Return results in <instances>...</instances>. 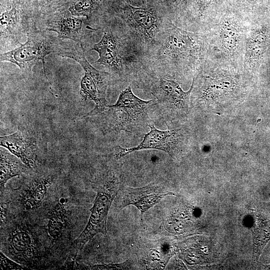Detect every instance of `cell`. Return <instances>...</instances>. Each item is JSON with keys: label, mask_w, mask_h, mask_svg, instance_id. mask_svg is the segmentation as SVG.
<instances>
[{"label": "cell", "mask_w": 270, "mask_h": 270, "mask_svg": "<svg viewBox=\"0 0 270 270\" xmlns=\"http://www.w3.org/2000/svg\"><path fill=\"white\" fill-rule=\"evenodd\" d=\"M202 44L198 34L166 19L146 58V65L166 77L173 72L192 70L200 63Z\"/></svg>", "instance_id": "6da1fadb"}, {"label": "cell", "mask_w": 270, "mask_h": 270, "mask_svg": "<svg viewBox=\"0 0 270 270\" xmlns=\"http://www.w3.org/2000/svg\"><path fill=\"white\" fill-rule=\"evenodd\" d=\"M114 20L105 22L122 39L146 58L166 20L152 9L136 7L124 2L117 8Z\"/></svg>", "instance_id": "7a4b0ae2"}, {"label": "cell", "mask_w": 270, "mask_h": 270, "mask_svg": "<svg viewBox=\"0 0 270 270\" xmlns=\"http://www.w3.org/2000/svg\"><path fill=\"white\" fill-rule=\"evenodd\" d=\"M104 26L102 38L92 48L98 54L99 58L95 63L106 66L112 75L119 77L126 76L146 68L141 55L109 26Z\"/></svg>", "instance_id": "3957f363"}, {"label": "cell", "mask_w": 270, "mask_h": 270, "mask_svg": "<svg viewBox=\"0 0 270 270\" xmlns=\"http://www.w3.org/2000/svg\"><path fill=\"white\" fill-rule=\"evenodd\" d=\"M70 44L58 36L42 31L36 26L30 30L26 41L12 50L0 53V62L17 65L24 74H30L32 68L41 60L44 70V58L52 54H59Z\"/></svg>", "instance_id": "277c9868"}, {"label": "cell", "mask_w": 270, "mask_h": 270, "mask_svg": "<svg viewBox=\"0 0 270 270\" xmlns=\"http://www.w3.org/2000/svg\"><path fill=\"white\" fill-rule=\"evenodd\" d=\"M58 56L74 60L84 70V76L80 84V96L82 100L92 101L96 104L87 115H96L102 112L108 105L106 92L111 82L112 75L96 70L88 62L82 43L75 42L70 44Z\"/></svg>", "instance_id": "5b68a950"}, {"label": "cell", "mask_w": 270, "mask_h": 270, "mask_svg": "<svg viewBox=\"0 0 270 270\" xmlns=\"http://www.w3.org/2000/svg\"><path fill=\"white\" fill-rule=\"evenodd\" d=\"M154 103L153 100H144L136 96L132 91L131 84H129L120 92L114 104H108L100 113L102 114L105 131L130 132L131 128L142 122L148 107Z\"/></svg>", "instance_id": "8992f818"}, {"label": "cell", "mask_w": 270, "mask_h": 270, "mask_svg": "<svg viewBox=\"0 0 270 270\" xmlns=\"http://www.w3.org/2000/svg\"><path fill=\"white\" fill-rule=\"evenodd\" d=\"M119 182L114 175L110 176L100 186L86 226L74 241L70 259L74 260L78 252L96 235L107 234L106 220L109 210L118 190Z\"/></svg>", "instance_id": "52a82bcc"}, {"label": "cell", "mask_w": 270, "mask_h": 270, "mask_svg": "<svg viewBox=\"0 0 270 270\" xmlns=\"http://www.w3.org/2000/svg\"><path fill=\"white\" fill-rule=\"evenodd\" d=\"M36 14L26 10L19 2H1L0 12V53L22 44L36 26Z\"/></svg>", "instance_id": "ba28073f"}, {"label": "cell", "mask_w": 270, "mask_h": 270, "mask_svg": "<svg viewBox=\"0 0 270 270\" xmlns=\"http://www.w3.org/2000/svg\"><path fill=\"white\" fill-rule=\"evenodd\" d=\"M85 23L83 19L72 16L68 10L40 14L36 20V26L38 29L54 32L61 39L78 43H82L86 35Z\"/></svg>", "instance_id": "9c48e42d"}, {"label": "cell", "mask_w": 270, "mask_h": 270, "mask_svg": "<svg viewBox=\"0 0 270 270\" xmlns=\"http://www.w3.org/2000/svg\"><path fill=\"white\" fill-rule=\"evenodd\" d=\"M150 131L146 134L142 140L136 146L124 148L118 146L114 156L120 159L133 152L148 149H154L164 152L170 156L174 155L180 139V129H170L165 130L157 129L154 125L148 124Z\"/></svg>", "instance_id": "30bf717a"}, {"label": "cell", "mask_w": 270, "mask_h": 270, "mask_svg": "<svg viewBox=\"0 0 270 270\" xmlns=\"http://www.w3.org/2000/svg\"><path fill=\"white\" fill-rule=\"evenodd\" d=\"M193 88L194 81L190 90L184 92L176 82L160 76L154 80L150 88L157 104L163 108L170 111L187 112Z\"/></svg>", "instance_id": "8fae6325"}, {"label": "cell", "mask_w": 270, "mask_h": 270, "mask_svg": "<svg viewBox=\"0 0 270 270\" xmlns=\"http://www.w3.org/2000/svg\"><path fill=\"white\" fill-rule=\"evenodd\" d=\"M168 195L174 194L154 183L136 188L126 187L122 193L120 206L122 208L129 205L136 206L140 211L142 218L146 212Z\"/></svg>", "instance_id": "7c38bea8"}, {"label": "cell", "mask_w": 270, "mask_h": 270, "mask_svg": "<svg viewBox=\"0 0 270 270\" xmlns=\"http://www.w3.org/2000/svg\"><path fill=\"white\" fill-rule=\"evenodd\" d=\"M0 146L18 158L30 169L36 166L38 147L34 138L25 130H18L0 138Z\"/></svg>", "instance_id": "4fadbf2b"}, {"label": "cell", "mask_w": 270, "mask_h": 270, "mask_svg": "<svg viewBox=\"0 0 270 270\" xmlns=\"http://www.w3.org/2000/svg\"><path fill=\"white\" fill-rule=\"evenodd\" d=\"M6 243L9 253L15 258L28 261L35 255L34 238L28 230L22 227L12 230L8 234Z\"/></svg>", "instance_id": "5bb4252c"}, {"label": "cell", "mask_w": 270, "mask_h": 270, "mask_svg": "<svg viewBox=\"0 0 270 270\" xmlns=\"http://www.w3.org/2000/svg\"><path fill=\"white\" fill-rule=\"evenodd\" d=\"M51 184L49 178H40L32 182L24 190L22 204L25 210H30L38 208L44 199Z\"/></svg>", "instance_id": "9a60e30c"}, {"label": "cell", "mask_w": 270, "mask_h": 270, "mask_svg": "<svg viewBox=\"0 0 270 270\" xmlns=\"http://www.w3.org/2000/svg\"><path fill=\"white\" fill-rule=\"evenodd\" d=\"M3 147L0 148V185L2 190L8 181L12 178L20 176L25 170L26 166L22 162ZM27 168V167H26Z\"/></svg>", "instance_id": "2e32d148"}, {"label": "cell", "mask_w": 270, "mask_h": 270, "mask_svg": "<svg viewBox=\"0 0 270 270\" xmlns=\"http://www.w3.org/2000/svg\"><path fill=\"white\" fill-rule=\"evenodd\" d=\"M267 40L264 28L256 32L249 38L246 47V60L250 68L258 66L266 50Z\"/></svg>", "instance_id": "e0dca14e"}, {"label": "cell", "mask_w": 270, "mask_h": 270, "mask_svg": "<svg viewBox=\"0 0 270 270\" xmlns=\"http://www.w3.org/2000/svg\"><path fill=\"white\" fill-rule=\"evenodd\" d=\"M66 210L63 203L58 202L50 211L48 230L50 236L54 240L62 236L66 222Z\"/></svg>", "instance_id": "ac0fdd59"}, {"label": "cell", "mask_w": 270, "mask_h": 270, "mask_svg": "<svg viewBox=\"0 0 270 270\" xmlns=\"http://www.w3.org/2000/svg\"><path fill=\"white\" fill-rule=\"evenodd\" d=\"M253 239L252 261L258 262L259 256L270 240V220H260L252 229Z\"/></svg>", "instance_id": "d6986e66"}, {"label": "cell", "mask_w": 270, "mask_h": 270, "mask_svg": "<svg viewBox=\"0 0 270 270\" xmlns=\"http://www.w3.org/2000/svg\"><path fill=\"white\" fill-rule=\"evenodd\" d=\"M220 40L225 52L232 54L240 46V32L239 28L232 22H223L220 29Z\"/></svg>", "instance_id": "ffe728a7"}, {"label": "cell", "mask_w": 270, "mask_h": 270, "mask_svg": "<svg viewBox=\"0 0 270 270\" xmlns=\"http://www.w3.org/2000/svg\"><path fill=\"white\" fill-rule=\"evenodd\" d=\"M102 0H76L68 8L74 16L84 17L90 20L99 8Z\"/></svg>", "instance_id": "44dd1931"}, {"label": "cell", "mask_w": 270, "mask_h": 270, "mask_svg": "<svg viewBox=\"0 0 270 270\" xmlns=\"http://www.w3.org/2000/svg\"><path fill=\"white\" fill-rule=\"evenodd\" d=\"M76 0H43L41 4L40 14L68 9Z\"/></svg>", "instance_id": "7402d4cb"}, {"label": "cell", "mask_w": 270, "mask_h": 270, "mask_svg": "<svg viewBox=\"0 0 270 270\" xmlns=\"http://www.w3.org/2000/svg\"><path fill=\"white\" fill-rule=\"evenodd\" d=\"M0 266L2 270H24L26 268L10 260L0 251Z\"/></svg>", "instance_id": "603a6c76"}, {"label": "cell", "mask_w": 270, "mask_h": 270, "mask_svg": "<svg viewBox=\"0 0 270 270\" xmlns=\"http://www.w3.org/2000/svg\"><path fill=\"white\" fill-rule=\"evenodd\" d=\"M125 262L118 264H96L91 266H86V269L90 270H112V269H122L127 267Z\"/></svg>", "instance_id": "cb8c5ba5"}, {"label": "cell", "mask_w": 270, "mask_h": 270, "mask_svg": "<svg viewBox=\"0 0 270 270\" xmlns=\"http://www.w3.org/2000/svg\"><path fill=\"white\" fill-rule=\"evenodd\" d=\"M212 0H198V12L201 15L208 8Z\"/></svg>", "instance_id": "d4e9b609"}, {"label": "cell", "mask_w": 270, "mask_h": 270, "mask_svg": "<svg viewBox=\"0 0 270 270\" xmlns=\"http://www.w3.org/2000/svg\"><path fill=\"white\" fill-rule=\"evenodd\" d=\"M7 205L6 203H1L0 204V225L6 219Z\"/></svg>", "instance_id": "484cf974"}, {"label": "cell", "mask_w": 270, "mask_h": 270, "mask_svg": "<svg viewBox=\"0 0 270 270\" xmlns=\"http://www.w3.org/2000/svg\"><path fill=\"white\" fill-rule=\"evenodd\" d=\"M186 0H174V1L176 2H182V3H186Z\"/></svg>", "instance_id": "4316f807"}, {"label": "cell", "mask_w": 270, "mask_h": 270, "mask_svg": "<svg viewBox=\"0 0 270 270\" xmlns=\"http://www.w3.org/2000/svg\"><path fill=\"white\" fill-rule=\"evenodd\" d=\"M269 74H270V70Z\"/></svg>", "instance_id": "83f0119b"}]
</instances>
